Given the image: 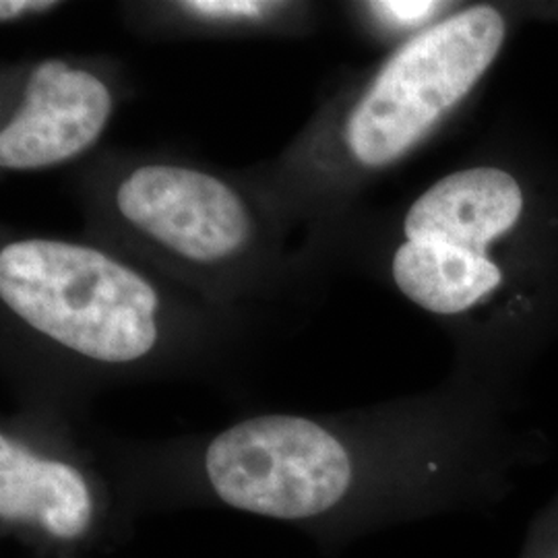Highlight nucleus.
<instances>
[{
    "label": "nucleus",
    "instance_id": "obj_1",
    "mask_svg": "<svg viewBox=\"0 0 558 558\" xmlns=\"http://www.w3.org/2000/svg\"><path fill=\"white\" fill-rule=\"evenodd\" d=\"M548 439L519 420L518 387L463 375L348 430L296 414L223 428L184 463L124 478L140 518L226 509L300 530L327 555L380 530L495 507Z\"/></svg>",
    "mask_w": 558,
    "mask_h": 558
},
{
    "label": "nucleus",
    "instance_id": "obj_2",
    "mask_svg": "<svg viewBox=\"0 0 558 558\" xmlns=\"http://www.w3.org/2000/svg\"><path fill=\"white\" fill-rule=\"evenodd\" d=\"M399 292L459 323L468 375L518 387L558 341V154L507 135L405 209L389 259Z\"/></svg>",
    "mask_w": 558,
    "mask_h": 558
},
{
    "label": "nucleus",
    "instance_id": "obj_3",
    "mask_svg": "<svg viewBox=\"0 0 558 558\" xmlns=\"http://www.w3.org/2000/svg\"><path fill=\"white\" fill-rule=\"evenodd\" d=\"M521 21L519 2H476L403 41L348 114L352 160L380 170L428 140L474 96Z\"/></svg>",
    "mask_w": 558,
    "mask_h": 558
},
{
    "label": "nucleus",
    "instance_id": "obj_4",
    "mask_svg": "<svg viewBox=\"0 0 558 558\" xmlns=\"http://www.w3.org/2000/svg\"><path fill=\"white\" fill-rule=\"evenodd\" d=\"M0 296L41 336L104 366H129L158 343V294L119 260L60 240L0 253Z\"/></svg>",
    "mask_w": 558,
    "mask_h": 558
},
{
    "label": "nucleus",
    "instance_id": "obj_5",
    "mask_svg": "<svg viewBox=\"0 0 558 558\" xmlns=\"http://www.w3.org/2000/svg\"><path fill=\"white\" fill-rule=\"evenodd\" d=\"M137 521L122 484L75 456L0 435V534L29 557H106L133 538Z\"/></svg>",
    "mask_w": 558,
    "mask_h": 558
},
{
    "label": "nucleus",
    "instance_id": "obj_6",
    "mask_svg": "<svg viewBox=\"0 0 558 558\" xmlns=\"http://www.w3.org/2000/svg\"><path fill=\"white\" fill-rule=\"evenodd\" d=\"M120 214L186 259L214 263L240 251L251 218L221 180L177 166H145L119 189Z\"/></svg>",
    "mask_w": 558,
    "mask_h": 558
},
{
    "label": "nucleus",
    "instance_id": "obj_7",
    "mask_svg": "<svg viewBox=\"0 0 558 558\" xmlns=\"http://www.w3.org/2000/svg\"><path fill=\"white\" fill-rule=\"evenodd\" d=\"M112 98L96 75L60 60L36 69L20 112L0 133V163L11 170L46 168L75 158L100 137Z\"/></svg>",
    "mask_w": 558,
    "mask_h": 558
},
{
    "label": "nucleus",
    "instance_id": "obj_8",
    "mask_svg": "<svg viewBox=\"0 0 558 558\" xmlns=\"http://www.w3.org/2000/svg\"><path fill=\"white\" fill-rule=\"evenodd\" d=\"M451 2H437V0H385V2H371L368 13L377 25L391 29V32H414L416 36L433 27L435 23L445 20L442 15Z\"/></svg>",
    "mask_w": 558,
    "mask_h": 558
},
{
    "label": "nucleus",
    "instance_id": "obj_9",
    "mask_svg": "<svg viewBox=\"0 0 558 558\" xmlns=\"http://www.w3.org/2000/svg\"><path fill=\"white\" fill-rule=\"evenodd\" d=\"M518 558H558V486L530 521Z\"/></svg>",
    "mask_w": 558,
    "mask_h": 558
},
{
    "label": "nucleus",
    "instance_id": "obj_10",
    "mask_svg": "<svg viewBox=\"0 0 558 558\" xmlns=\"http://www.w3.org/2000/svg\"><path fill=\"white\" fill-rule=\"evenodd\" d=\"M184 7L201 15H214V17H255L269 4L251 2V0H195V2H186Z\"/></svg>",
    "mask_w": 558,
    "mask_h": 558
},
{
    "label": "nucleus",
    "instance_id": "obj_11",
    "mask_svg": "<svg viewBox=\"0 0 558 558\" xmlns=\"http://www.w3.org/2000/svg\"><path fill=\"white\" fill-rule=\"evenodd\" d=\"M521 17L523 21H542L558 25V0H530V2H519Z\"/></svg>",
    "mask_w": 558,
    "mask_h": 558
},
{
    "label": "nucleus",
    "instance_id": "obj_12",
    "mask_svg": "<svg viewBox=\"0 0 558 558\" xmlns=\"http://www.w3.org/2000/svg\"><path fill=\"white\" fill-rule=\"evenodd\" d=\"M50 7H54V2H40V0H36V2H29V0H2L0 2V15H2V20H15V17H20L23 13H27V11H44V9H50Z\"/></svg>",
    "mask_w": 558,
    "mask_h": 558
}]
</instances>
